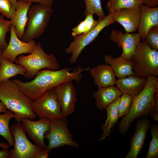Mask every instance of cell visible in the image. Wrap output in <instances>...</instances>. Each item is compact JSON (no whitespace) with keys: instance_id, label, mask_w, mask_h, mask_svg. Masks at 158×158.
<instances>
[{"instance_id":"obj_9","label":"cell","mask_w":158,"mask_h":158,"mask_svg":"<svg viewBox=\"0 0 158 158\" xmlns=\"http://www.w3.org/2000/svg\"><path fill=\"white\" fill-rule=\"evenodd\" d=\"M10 130L14 144L11 149V158H35L42 149L32 143L28 139L21 122L12 125Z\"/></svg>"},{"instance_id":"obj_31","label":"cell","mask_w":158,"mask_h":158,"mask_svg":"<svg viewBox=\"0 0 158 158\" xmlns=\"http://www.w3.org/2000/svg\"><path fill=\"white\" fill-rule=\"evenodd\" d=\"M121 96L118 108L119 118L128 113L133 99V97L126 93L123 94Z\"/></svg>"},{"instance_id":"obj_3","label":"cell","mask_w":158,"mask_h":158,"mask_svg":"<svg viewBox=\"0 0 158 158\" xmlns=\"http://www.w3.org/2000/svg\"><path fill=\"white\" fill-rule=\"evenodd\" d=\"M0 100L7 110L13 112L17 122L28 118L32 120L36 115L33 111L30 101L10 79L0 83Z\"/></svg>"},{"instance_id":"obj_10","label":"cell","mask_w":158,"mask_h":158,"mask_svg":"<svg viewBox=\"0 0 158 158\" xmlns=\"http://www.w3.org/2000/svg\"><path fill=\"white\" fill-rule=\"evenodd\" d=\"M31 106L33 111L40 118L51 121L64 117L56 98L54 87L31 101Z\"/></svg>"},{"instance_id":"obj_39","label":"cell","mask_w":158,"mask_h":158,"mask_svg":"<svg viewBox=\"0 0 158 158\" xmlns=\"http://www.w3.org/2000/svg\"><path fill=\"white\" fill-rule=\"evenodd\" d=\"M7 109L0 100V113H4Z\"/></svg>"},{"instance_id":"obj_14","label":"cell","mask_w":158,"mask_h":158,"mask_svg":"<svg viewBox=\"0 0 158 158\" xmlns=\"http://www.w3.org/2000/svg\"><path fill=\"white\" fill-rule=\"evenodd\" d=\"M109 38L118 47L122 48L121 56L128 60H130L134 54L136 47L141 40L138 33H123L122 31L115 29L112 30Z\"/></svg>"},{"instance_id":"obj_7","label":"cell","mask_w":158,"mask_h":158,"mask_svg":"<svg viewBox=\"0 0 158 158\" xmlns=\"http://www.w3.org/2000/svg\"><path fill=\"white\" fill-rule=\"evenodd\" d=\"M45 138L49 141L46 149L49 153L53 149L64 145L78 148L79 143L74 141L68 127L66 118L51 121L49 131L44 135Z\"/></svg>"},{"instance_id":"obj_41","label":"cell","mask_w":158,"mask_h":158,"mask_svg":"<svg viewBox=\"0 0 158 158\" xmlns=\"http://www.w3.org/2000/svg\"><path fill=\"white\" fill-rule=\"evenodd\" d=\"M3 50L0 48V66L1 64V58H2V54Z\"/></svg>"},{"instance_id":"obj_40","label":"cell","mask_w":158,"mask_h":158,"mask_svg":"<svg viewBox=\"0 0 158 158\" xmlns=\"http://www.w3.org/2000/svg\"><path fill=\"white\" fill-rule=\"evenodd\" d=\"M8 144H7L5 142H0V147L3 148L8 149L9 147Z\"/></svg>"},{"instance_id":"obj_38","label":"cell","mask_w":158,"mask_h":158,"mask_svg":"<svg viewBox=\"0 0 158 158\" xmlns=\"http://www.w3.org/2000/svg\"><path fill=\"white\" fill-rule=\"evenodd\" d=\"M12 6L16 10L18 6V2L17 0H9Z\"/></svg>"},{"instance_id":"obj_2","label":"cell","mask_w":158,"mask_h":158,"mask_svg":"<svg viewBox=\"0 0 158 158\" xmlns=\"http://www.w3.org/2000/svg\"><path fill=\"white\" fill-rule=\"evenodd\" d=\"M158 102V78L150 76L147 78L146 84L142 91L133 97L128 113L118 123L120 134L124 135L130 126L137 118L150 116L155 104Z\"/></svg>"},{"instance_id":"obj_23","label":"cell","mask_w":158,"mask_h":158,"mask_svg":"<svg viewBox=\"0 0 158 158\" xmlns=\"http://www.w3.org/2000/svg\"><path fill=\"white\" fill-rule=\"evenodd\" d=\"M121 97L117 98L105 109L107 111V118L105 123L101 126L103 132L99 139L100 141H104L107 137L110 136L118 121L119 118L118 108Z\"/></svg>"},{"instance_id":"obj_34","label":"cell","mask_w":158,"mask_h":158,"mask_svg":"<svg viewBox=\"0 0 158 158\" xmlns=\"http://www.w3.org/2000/svg\"><path fill=\"white\" fill-rule=\"evenodd\" d=\"M23 1L35 2L42 4L45 6L51 8L53 3V0H20Z\"/></svg>"},{"instance_id":"obj_20","label":"cell","mask_w":158,"mask_h":158,"mask_svg":"<svg viewBox=\"0 0 158 158\" xmlns=\"http://www.w3.org/2000/svg\"><path fill=\"white\" fill-rule=\"evenodd\" d=\"M18 2V6L11 21V25L14 27L17 35L21 40L28 20L27 14L32 2L20 0Z\"/></svg>"},{"instance_id":"obj_13","label":"cell","mask_w":158,"mask_h":158,"mask_svg":"<svg viewBox=\"0 0 158 158\" xmlns=\"http://www.w3.org/2000/svg\"><path fill=\"white\" fill-rule=\"evenodd\" d=\"M11 34L8 44L3 51L2 57L13 63L19 55L31 53L34 50L36 43L33 40L25 42L20 40L17 35L14 27L11 25Z\"/></svg>"},{"instance_id":"obj_6","label":"cell","mask_w":158,"mask_h":158,"mask_svg":"<svg viewBox=\"0 0 158 158\" xmlns=\"http://www.w3.org/2000/svg\"><path fill=\"white\" fill-rule=\"evenodd\" d=\"M53 11L51 8L39 3L30 8L26 28L21 40L28 42L40 37L48 25Z\"/></svg>"},{"instance_id":"obj_26","label":"cell","mask_w":158,"mask_h":158,"mask_svg":"<svg viewBox=\"0 0 158 158\" xmlns=\"http://www.w3.org/2000/svg\"><path fill=\"white\" fill-rule=\"evenodd\" d=\"M93 14L90 13L86 15L85 19L80 22L75 27L72 29V35L74 37L77 35L85 34L95 28L101 20H95Z\"/></svg>"},{"instance_id":"obj_32","label":"cell","mask_w":158,"mask_h":158,"mask_svg":"<svg viewBox=\"0 0 158 158\" xmlns=\"http://www.w3.org/2000/svg\"><path fill=\"white\" fill-rule=\"evenodd\" d=\"M143 42L152 49L158 50V26H154L150 29Z\"/></svg>"},{"instance_id":"obj_42","label":"cell","mask_w":158,"mask_h":158,"mask_svg":"<svg viewBox=\"0 0 158 158\" xmlns=\"http://www.w3.org/2000/svg\"><path fill=\"white\" fill-rule=\"evenodd\" d=\"M76 0V1H78V0Z\"/></svg>"},{"instance_id":"obj_16","label":"cell","mask_w":158,"mask_h":158,"mask_svg":"<svg viewBox=\"0 0 158 158\" xmlns=\"http://www.w3.org/2000/svg\"><path fill=\"white\" fill-rule=\"evenodd\" d=\"M140 6L134 8L122 9L115 11L113 15L114 20L121 24L126 32L136 31L139 23Z\"/></svg>"},{"instance_id":"obj_29","label":"cell","mask_w":158,"mask_h":158,"mask_svg":"<svg viewBox=\"0 0 158 158\" xmlns=\"http://www.w3.org/2000/svg\"><path fill=\"white\" fill-rule=\"evenodd\" d=\"M85 4V8L84 12L85 16L91 13L96 14L101 20L106 16L102 9L101 0H84Z\"/></svg>"},{"instance_id":"obj_35","label":"cell","mask_w":158,"mask_h":158,"mask_svg":"<svg viewBox=\"0 0 158 158\" xmlns=\"http://www.w3.org/2000/svg\"><path fill=\"white\" fill-rule=\"evenodd\" d=\"M142 3L146 6L151 7H155L158 5V0H142Z\"/></svg>"},{"instance_id":"obj_5","label":"cell","mask_w":158,"mask_h":158,"mask_svg":"<svg viewBox=\"0 0 158 158\" xmlns=\"http://www.w3.org/2000/svg\"><path fill=\"white\" fill-rule=\"evenodd\" d=\"M135 75L147 79L158 75V51L150 47L144 42H139L130 60Z\"/></svg>"},{"instance_id":"obj_19","label":"cell","mask_w":158,"mask_h":158,"mask_svg":"<svg viewBox=\"0 0 158 158\" xmlns=\"http://www.w3.org/2000/svg\"><path fill=\"white\" fill-rule=\"evenodd\" d=\"M146 80L147 79L132 75L118 79L115 84L122 94H127L134 97L143 89Z\"/></svg>"},{"instance_id":"obj_22","label":"cell","mask_w":158,"mask_h":158,"mask_svg":"<svg viewBox=\"0 0 158 158\" xmlns=\"http://www.w3.org/2000/svg\"><path fill=\"white\" fill-rule=\"evenodd\" d=\"M122 94L117 87L113 86L98 88L92 95L97 108L102 110Z\"/></svg>"},{"instance_id":"obj_25","label":"cell","mask_w":158,"mask_h":158,"mask_svg":"<svg viewBox=\"0 0 158 158\" xmlns=\"http://www.w3.org/2000/svg\"><path fill=\"white\" fill-rule=\"evenodd\" d=\"M14 118V114L8 110L0 114V135L6 140L11 147H13L14 142L10 130L9 123L11 119Z\"/></svg>"},{"instance_id":"obj_28","label":"cell","mask_w":158,"mask_h":158,"mask_svg":"<svg viewBox=\"0 0 158 158\" xmlns=\"http://www.w3.org/2000/svg\"><path fill=\"white\" fill-rule=\"evenodd\" d=\"M150 129L152 139L150 142L146 158H158V126L155 123L150 126Z\"/></svg>"},{"instance_id":"obj_1","label":"cell","mask_w":158,"mask_h":158,"mask_svg":"<svg viewBox=\"0 0 158 158\" xmlns=\"http://www.w3.org/2000/svg\"><path fill=\"white\" fill-rule=\"evenodd\" d=\"M90 68H83L78 66L71 71L70 67L53 70L49 69L41 70L34 78L28 82L15 79L12 80L19 90L31 101L43 95L48 90L66 82L75 81L79 84L83 78L82 73L88 71Z\"/></svg>"},{"instance_id":"obj_12","label":"cell","mask_w":158,"mask_h":158,"mask_svg":"<svg viewBox=\"0 0 158 158\" xmlns=\"http://www.w3.org/2000/svg\"><path fill=\"white\" fill-rule=\"evenodd\" d=\"M21 122L26 134L35 144L42 149H46L47 145L44 140V135L49 130L51 121L44 118H40L37 121L24 118Z\"/></svg>"},{"instance_id":"obj_24","label":"cell","mask_w":158,"mask_h":158,"mask_svg":"<svg viewBox=\"0 0 158 158\" xmlns=\"http://www.w3.org/2000/svg\"><path fill=\"white\" fill-rule=\"evenodd\" d=\"M26 70L21 66L2 58L0 66V83L17 75H24Z\"/></svg>"},{"instance_id":"obj_37","label":"cell","mask_w":158,"mask_h":158,"mask_svg":"<svg viewBox=\"0 0 158 158\" xmlns=\"http://www.w3.org/2000/svg\"><path fill=\"white\" fill-rule=\"evenodd\" d=\"M8 149L3 148L0 150V158H11V153L10 150Z\"/></svg>"},{"instance_id":"obj_36","label":"cell","mask_w":158,"mask_h":158,"mask_svg":"<svg viewBox=\"0 0 158 158\" xmlns=\"http://www.w3.org/2000/svg\"><path fill=\"white\" fill-rule=\"evenodd\" d=\"M49 153L46 149H42L36 155L35 158H47Z\"/></svg>"},{"instance_id":"obj_15","label":"cell","mask_w":158,"mask_h":158,"mask_svg":"<svg viewBox=\"0 0 158 158\" xmlns=\"http://www.w3.org/2000/svg\"><path fill=\"white\" fill-rule=\"evenodd\" d=\"M151 122L147 117L138 120L135 123V130L130 139L129 151L125 158H137L143 147Z\"/></svg>"},{"instance_id":"obj_21","label":"cell","mask_w":158,"mask_h":158,"mask_svg":"<svg viewBox=\"0 0 158 158\" xmlns=\"http://www.w3.org/2000/svg\"><path fill=\"white\" fill-rule=\"evenodd\" d=\"M104 61L106 64L111 67L118 79L135 75L133 71V63L130 60L124 59L121 56L115 58L110 55H105Z\"/></svg>"},{"instance_id":"obj_17","label":"cell","mask_w":158,"mask_h":158,"mask_svg":"<svg viewBox=\"0 0 158 158\" xmlns=\"http://www.w3.org/2000/svg\"><path fill=\"white\" fill-rule=\"evenodd\" d=\"M140 9L138 33L143 42L150 29L154 26H158V7H151L142 3Z\"/></svg>"},{"instance_id":"obj_4","label":"cell","mask_w":158,"mask_h":158,"mask_svg":"<svg viewBox=\"0 0 158 158\" xmlns=\"http://www.w3.org/2000/svg\"><path fill=\"white\" fill-rule=\"evenodd\" d=\"M15 63L25 69L26 72L24 76L28 79L34 78L38 72L43 68L57 70L60 67L55 55L46 53L40 42L36 43L34 50L30 54L19 55Z\"/></svg>"},{"instance_id":"obj_8","label":"cell","mask_w":158,"mask_h":158,"mask_svg":"<svg viewBox=\"0 0 158 158\" xmlns=\"http://www.w3.org/2000/svg\"><path fill=\"white\" fill-rule=\"evenodd\" d=\"M113 13H109L95 28L87 33L73 37V41L65 49L67 54H71L69 60L70 63L75 62L83 49L97 37L104 28L115 22L113 18Z\"/></svg>"},{"instance_id":"obj_11","label":"cell","mask_w":158,"mask_h":158,"mask_svg":"<svg viewBox=\"0 0 158 158\" xmlns=\"http://www.w3.org/2000/svg\"><path fill=\"white\" fill-rule=\"evenodd\" d=\"M54 90L62 114L64 117L66 118L74 111L77 100L76 88L72 81H68L58 85Z\"/></svg>"},{"instance_id":"obj_30","label":"cell","mask_w":158,"mask_h":158,"mask_svg":"<svg viewBox=\"0 0 158 158\" xmlns=\"http://www.w3.org/2000/svg\"><path fill=\"white\" fill-rule=\"evenodd\" d=\"M4 17L0 16V48L3 51L8 45L6 36L7 32L10 30L11 25V20L5 19Z\"/></svg>"},{"instance_id":"obj_33","label":"cell","mask_w":158,"mask_h":158,"mask_svg":"<svg viewBox=\"0 0 158 158\" xmlns=\"http://www.w3.org/2000/svg\"><path fill=\"white\" fill-rule=\"evenodd\" d=\"M16 10L9 0H0V13L3 16L11 19Z\"/></svg>"},{"instance_id":"obj_27","label":"cell","mask_w":158,"mask_h":158,"mask_svg":"<svg viewBox=\"0 0 158 158\" xmlns=\"http://www.w3.org/2000/svg\"><path fill=\"white\" fill-rule=\"evenodd\" d=\"M142 3V0H108L107 7L109 13L122 9L135 8Z\"/></svg>"},{"instance_id":"obj_18","label":"cell","mask_w":158,"mask_h":158,"mask_svg":"<svg viewBox=\"0 0 158 158\" xmlns=\"http://www.w3.org/2000/svg\"><path fill=\"white\" fill-rule=\"evenodd\" d=\"M90 71L94 83L98 88L113 86L115 84L116 75L109 65H98L92 68Z\"/></svg>"}]
</instances>
